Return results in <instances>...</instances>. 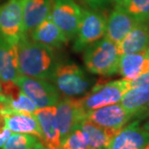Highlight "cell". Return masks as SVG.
Segmentation results:
<instances>
[{
  "label": "cell",
  "mask_w": 149,
  "mask_h": 149,
  "mask_svg": "<svg viewBox=\"0 0 149 149\" xmlns=\"http://www.w3.org/2000/svg\"><path fill=\"white\" fill-rule=\"evenodd\" d=\"M52 0H23V32H32L51 15Z\"/></svg>",
  "instance_id": "14"
},
{
  "label": "cell",
  "mask_w": 149,
  "mask_h": 149,
  "mask_svg": "<svg viewBox=\"0 0 149 149\" xmlns=\"http://www.w3.org/2000/svg\"><path fill=\"white\" fill-rule=\"evenodd\" d=\"M1 91H2V81L0 80V92H1Z\"/></svg>",
  "instance_id": "32"
},
{
  "label": "cell",
  "mask_w": 149,
  "mask_h": 149,
  "mask_svg": "<svg viewBox=\"0 0 149 149\" xmlns=\"http://www.w3.org/2000/svg\"><path fill=\"white\" fill-rule=\"evenodd\" d=\"M31 37L32 41L52 48L62 47L69 42L51 17H48L32 31Z\"/></svg>",
  "instance_id": "18"
},
{
  "label": "cell",
  "mask_w": 149,
  "mask_h": 149,
  "mask_svg": "<svg viewBox=\"0 0 149 149\" xmlns=\"http://www.w3.org/2000/svg\"><path fill=\"white\" fill-rule=\"evenodd\" d=\"M59 92L67 97L87 94L94 84L79 65L71 61L57 62L51 80Z\"/></svg>",
  "instance_id": "3"
},
{
  "label": "cell",
  "mask_w": 149,
  "mask_h": 149,
  "mask_svg": "<svg viewBox=\"0 0 149 149\" xmlns=\"http://www.w3.org/2000/svg\"><path fill=\"white\" fill-rule=\"evenodd\" d=\"M149 143V132L135 120L124 126L111 139L106 149H143Z\"/></svg>",
  "instance_id": "11"
},
{
  "label": "cell",
  "mask_w": 149,
  "mask_h": 149,
  "mask_svg": "<svg viewBox=\"0 0 149 149\" xmlns=\"http://www.w3.org/2000/svg\"><path fill=\"white\" fill-rule=\"evenodd\" d=\"M56 108L55 106L37 109L34 112L42 132V143L47 149L61 148V135L56 118Z\"/></svg>",
  "instance_id": "12"
},
{
  "label": "cell",
  "mask_w": 149,
  "mask_h": 149,
  "mask_svg": "<svg viewBox=\"0 0 149 149\" xmlns=\"http://www.w3.org/2000/svg\"><path fill=\"white\" fill-rule=\"evenodd\" d=\"M130 88V80L123 78L99 84L91 89L86 95L80 98V104L86 113L101 107L117 104Z\"/></svg>",
  "instance_id": "4"
},
{
  "label": "cell",
  "mask_w": 149,
  "mask_h": 149,
  "mask_svg": "<svg viewBox=\"0 0 149 149\" xmlns=\"http://www.w3.org/2000/svg\"><path fill=\"white\" fill-rule=\"evenodd\" d=\"M143 128L145 130H147L148 132H149V116L148 117L147 121L144 123V124L143 125Z\"/></svg>",
  "instance_id": "30"
},
{
  "label": "cell",
  "mask_w": 149,
  "mask_h": 149,
  "mask_svg": "<svg viewBox=\"0 0 149 149\" xmlns=\"http://www.w3.org/2000/svg\"><path fill=\"white\" fill-rule=\"evenodd\" d=\"M113 2H114L117 5L124 6V3L126 2V0H112Z\"/></svg>",
  "instance_id": "29"
},
{
  "label": "cell",
  "mask_w": 149,
  "mask_h": 149,
  "mask_svg": "<svg viewBox=\"0 0 149 149\" xmlns=\"http://www.w3.org/2000/svg\"><path fill=\"white\" fill-rule=\"evenodd\" d=\"M11 134H12V132L8 128H6L4 131H3L2 133H0V149L3 148L7 140L11 136Z\"/></svg>",
  "instance_id": "28"
},
{
  "label": "cell",
  "mask_w": 149,
  "mask_h": 149,
  "mask_svg": "<svg viewBox=\"0 0 149 149\" xmlns=\"http://www.w3.org/2000/svg\"><path fill=\"white\" fill-rule=\"evenodd\" d=\"M85 118L102 128L119 132L132 119V116L120 103H117L87 112Z\"/></svg>",
  "instance_id": "10"
},
{
  "label": "cell",
  "mask_w": 149,
  "mask_h": 149,
  "mask_svg": "<svg viewBox=\"0 0 149 149\" xmlns=\"http://www.w3.org/2000/svg\"><path fill=\"white\" fill-rule=\"evenodd\" d=\"M87 149H90V148H87Z\"/></svg>",
  "instance_id": "34"
},
{
  "label": "cell",
  "mask_w": 149,
  "mask_h": 149,
  "mask_svg": "<svg viewBox=\"0 0 149 149\" xmlns=\"http://www.w3.org/2000/svg\"><path fill=\"white\" fill-rule=\"evenodd\" d=\"M82 16V9L74 0H52L51 18L68 40L75 37Z\"/></svg>",
  "instance_id": "7"
},
{
  "label": "cell",
  "mask_w": 149,
  "mask_h": 149,
  "mask_svg": "<svg viewBox=\"0 0 149 149\" xmlns=\"http://www.w3.org/2000/svg\"><path fill=\"white\" fill-rule=\"evenodd\" d=\"M17 46L20 75L51 80L57 64L53 48L30 40L27 34L22 36Z\"/></svg>",
  "instance_id": "1"
},
{
  "label": "cell",
  "mask_w": 149,
  "mask_h": 149,
  "mask_svg": "<svg viewBox=\"0 0 149 149\" xmlns=\"http://www.w3.org/2000/svg\"><path fill=\"white\" fill-rule=\"evenodd\" d=\"M149 71V47L139 53L122 55L118 74L123 79L132 80Z\"/></svg>",
  "instance_id": "17"
},
{
  "label": "cell",
  "mask_w": 149,
  "mask_h": 149,
  "mask_svg": "<svg viewBox=\"0 0 149 149\" xmlns=\"http://www.w3.org/2000/svg\"><path fill=\"white\" fill-rule=\"evenodd\" d=\"M138 22L123 6L116 4L107 20L105 37L118 45Z\"/></svg>",
  "instance_id": "13"
},
{
  "label": "cell",
  "mask_w": 149,
  "mask_h": 149,
  "mask_svg": "<svg viewBox=\"0 0 149 149\" xmlns=\"http://www.w3.org/2000/svg\"><path fill=\"white\" fill-rule=\"evenodd\" d=\"M149 116V101L148 102V104L145 105V106L140 110V111L133 118V119H135V120H139V121H141V120H143L145 118Z\"/></svg>",
  "instance_id": "27"
},
{
  "label": "cell",
  "mask_w": 149,
  "mask_h": 149,
  "mask_svg": "<svg viewBox=\"0 0 149 149\" xmlns=\"http://www.w3.org/2000/svg\"><path fill=\"white\" fill-rule=\"evenodd\" d=\"M56 108V118L62 142L85 119V112L80 104V99L73 97L59 100Z\"/></svg>",
  "instance_id": "9"
},
{
  "label": "cell",
  "mask_w": 149,
  "mask_h": 149,
  "mask_svg": "<svg viewBox=\"0 0 149 149\" xmlns=\"http://www.w3.org/2000/svg\"><path fill=\"white\" fill-rule=\"evenodd\" d=\"M85 133L90 149H106L111 139L118 132L102 128L88 119H83L78 125Z\"/></svg>",
  "instance_id": "20"
},
{
  "label": "cell",
  "mask_w": 149,
  "mask_h": 149,
  "mask_svg": "<svg viewBox=\"0 0 149 149\" xmlns=\"http://www.w3.org/2000/svg\"><path fill=\"white\" fill-rule=\"evenodd\" d=\"M36 149H47V148H46V147H45L43 144H41V145H40L39 147H37Z\"/></svg>",
  "instance_id": "31"
},
{
  "label": "cell",
  "mask_w": 149,
  "mask_h": 149,
  "mask_svg": "<svg viewBox=\"0 0 149 149\" xmlns=\"http://www.w3.org/2000/svg\"><path fill=\"white\" fill-rule=\"evenodd\" d=\"M4 114L6 127L12 133L31 134L42 141V132L33 113L10 112Z\"/></svg>",
  "instance_id": "19"
},
{
  "label": "cell",
  "mask_w": 149,
  "mask_h": 149,
  "mask_svg": "<svg viewBox=\"0 0 149 149\" xmlns=\"http://www.w3.org/2000/svg\"><path fill=\"white\" fill-rule=\"evenodd\" d=\"M17 85L37 109L55 106L60 100V93L56 87L46 80L20 75Z\"/></svg>",
  "instance_id": "6"
},
{
  "label": "cell",
  "mask_w": 149,
  "mask_h": 149,
  "mask_svg": "<svg viewBox=\"0 0 149 149\" xmlns=\"http://www.w3.org/2000/svg\"><path fill=\"white\" fill-rule=\"evenodd\" d=\"M123 7L138 22H149V0H126Z\"/></svg>",
  "instance_id": "23"
},
{
  "label": "cell",
  "mask_w": 149,
  "mask_h": 149,
  "mask_svg": "<svg viewBox=\"0 0 149 149\" xmlns=\"http://www.w3.org/2000/svg\"><path fill=\"white\" fill-rule=\"evenodd\" d=\"M120 56L139 53L149 47V22H139L117 45Z\"/></svg>",
  "instance_id": "16"
},
{
  "label": "cell",
  "mask_w": 149,
  "mask_h": 149,
  "mask_svg": "<svg viewBox=\"0 0 149 149\" xmlns=\"http://www.w3.org/2000/svg\"><path fill=\"white\" fill-rule=\"evenodd\" d=\"M43 144L36 136L26 133H13L2 149H36Z\"/></svg>",
  "instance_id": "22"
},
{
  "label": "cell",
  "mask_w": 149,
  "mask_h": 149,
  "mask_svg": "<svg viewBox=\"0 0 149 149\" xmlns=\"http://www.w3.org/2000/svg\"><path fill=\"white\" fill-rule=\"evenodd\" d=\"M143 149H149V143L148 144V145H147V146H146V147H145Z\"/></svg>",
  "instance_id": "33"
},
{
  "label": "cell",
  "mask_w": 149,
  "mask_h": 149,
  "mask_svg": "<svg viewBox=\"0 0 149 149\" xmlns=\"http://www.w3.org/2000/svg\"><path fill=\"white\" fill-rule=\"evenodd\" d=\"M130 86L136 87V86H143L149 88V71L146 74H142L139 77L130 80Z\"/></svg>",
  "instance_id": "25"
},
{
  "label": "cell",
  "mask_w": 149,
  "mask_h": 149,
  "mask_svg": "<svg viewBox=\"0 0 149 149\" xmlns=\"http://www.w3.org/2000/svg\"><path fill=\"white\" fill-rule=\"evenodd\" d=\"M107 19L101 13L95 10H82V16L77 34L75 36L73 50L80 52L95 43L106 32Z\"/></svg>",
  "instance_id": "5"
},
{
  "label": "cell",
  "mask_w": 149,
  "mask_h": 149,
  "mask_svg": "<svg viewBox=\"0 0 149 149\" xmlns=\"http://www.w3.org/2000/svg\"><path fill=\"white\" fill-rule=\"evenodd\" d=\"M19 76L17 46L0 36V80L17 83Z\"/></svg>",
  "instance_id": "15"
},
{
  "label": "cell",
  "mask_w": 149,
  "mask_h": 149,
  "mask_svg": "<svg viewBox=\"0 0 149 149\" xmlns=\"http://www.w3.org/2000/svg\"><path fill=\"white\" fill-rule=\"evenodd\" d=\"M120 56L117 45L104 37L85 49L84 63L92 74L111 76L118 73Z\"/></svg>",
  "instance_id": "2"
},
{
  "label": "cell",
  "mask_w": 149,
  "mask_h": 149,
  "mask_svg": "<svg viewBox=\"0 0 149 149\" xmlns=\"http://www.w3.org/2000/svg\"><path fill=\"white\" fill-rule=\"evenodd\" d=\"M93 9H99L106 5L107 0H80Z\"/></svg>",
  "instance_id": "26"
},
{
  "label": "cell",
  "mask_w": 149,
  "mask_h": 149,
  "mask_svg": "<svg viewBox=\"0 0 149 149\" xmlns=\"http://www.w3.org/2000/svg\"><path fill=\"white\" fill-rule=\"evenodd\" d=\"M89 148L88 139L84 131L76 127L61 142L60 149H87Z\"/></svg>",
  "instance_id": "24"
},
{
  "label": "cell",
  "mask_w": 149,
  "mask_h": 149,
  "mask_svg": "<svg viewBox=\"0 0 149 149\" xmlns=\"http://www.w3.org/2000/svg\"><path fill=\"white\" fill-rule=\"evenodd\" d=\"M22 5L23 0H8L0 6V36L13 44L24 34Z\"/></svg>",
  "instance_id": "8"
},
{
  "label": "cell",
  "mask_w": 149,
  "mask_h": 149,
  "mask_svg": "<svg viewBox=\"0 0 149 149\" xmlns=\"http://www.w3.org/2000/svg\"><path fill=\"white\" fill-rule=\"evenodd\" d=\"M149 101V88L143 86L132 87L122 97L120 104L133 118Z\"/></svg>",
  "instance_id": "21"
}]
</instances>
